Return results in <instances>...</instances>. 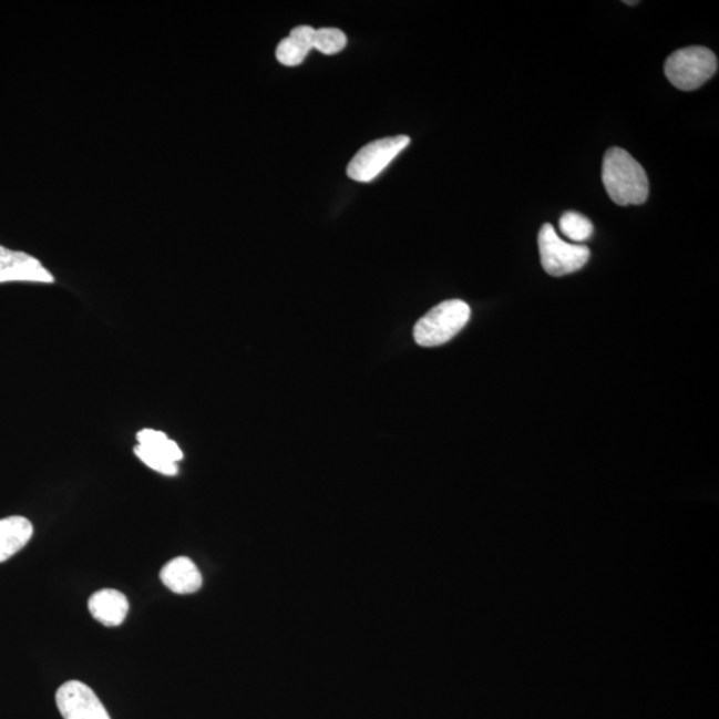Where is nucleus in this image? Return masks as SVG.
<instances>
[{"instance_id": "obj_1", "label": "nucleus", "mask_w": 719, "mask_h": 719, "mask_svg": "<svg viewBox=\"0 0 719 719\" xmlns=\"http://www.w3.org/2000/svg\"><path fill=\"white\" fill-rule=\"evenodd\" d=\"M603 182L606 193L618 206H639L648 199V175L641 164L623 148L613 147L605 154Z\"/></svg>"}, {"instance_id": "obj_6", "label": "nucleus", "mask_w": 719, "mask_h": 719, "mask_svg": "<svg viewBox=\"0 0 719 719\" xmlns=\"http://www.w3.org/2000/svg\"><path fill=\"white\" fill-rule=\"evenodd\" d=\"M57 706L64 719H111L94 690L81 681H69L57 691Z\"/></svg>"}, {"instance_id": "obj_15", "label": "nucleus", "mask_w": 719, "mask_h": 719, "mask_svg": "<svg viewBox=\"0 0 719 719\" xmlns=\"http://www.w3.org/2000/svg\"><path fill=\"white\" fill-rule=\"evenodd\" d=\"M134 452L138 459L143 461L144 464L151 468L156 472L162 474H167V476H175L179 470L173 461L163 458L162 454L146 450L142 445H136Z\"/></svg>"}, {"instance_id": "obj_2", "label": "nucleus", "mask_w": 719, "mask_h": 719, "mask_svg": "<svg viewBox=\"0 0 719 719\" xmlns=\"http://www.w3.org/2000/svg\"><path fill=\"white\" fill-rule=\"evenodd\" d=\"M471 319V307L463 300L440 302L418 321L414 340L421 347H439L452 340Z\"/></svg>"}, {"instance_id": "obj_9", "label": "nucleus", "mask_w": 719, "mask_h": 719, "mask_svg": "<svg viewBox=\"0 0 719 719\" xmlns=\"http://www.w3.org/2000/svg\"><path fill=\"white\" fill-rule=\"evenodd\" d=\"M130 609L127 597L115 589H102L89 599V610L96 622L114 628L122 625Z\"/></svg>"}, {"instance_id": "obj_14", "label": "nucleus", "mask_w": 719, "mask_h": 719, "mask_svg": "<svg viewBox=\"0 0 719 719\" xmlns=\"http://www.w3.org/2000/svg\"><path fill=\"white\" fill-rule=\"evenodd\" d=\"M347 45V37L339 29H319L315 32L314 49L321 54H338Z\"/></svg>"}, {"instance_id": "obj_11", "label": "nucleus", "mask_w": 719, "mask_h": 719, "mask_svg": "<svg viewBox=\"0 0 719 719\" xmlns=\"http://www.w3.org/2000/svg\"><path fill=\"white\" fill-rule=\"evenodd\" d=\"M315 32L311 25L295 28L291 34L277 45V61L287 68H295L305 62L309 51L314 50Z\"/></svg>"}, {"instance_id": "obj_10", "label": "nucleus", "mask_w": 719, "mask_h": 719, "mask_svg": "<svg viewBox=\"0 0 719 719\" xmlns=\"http://www.w3.org/2000/svg\"><path fill=\"white\" fill-rule=\"evenodd\" d=\"M34 534V526L22 516L0 520V563L22 551Z\"/></svg>"}, {"instance_id": "obj_5", "label": "nucleus", "mask_w": 719, "mask_h": 719, "mask_svg": "<svg viewBox=\"0 0 719 719\" xmlns=\"http://www.w3.org/2000/svg\"><path fill=\"white\" fill-rule=\"evenodd\" d=\"M411 143L405 135L379 138L362 147L349 162L347 174L352 181L368 183L378 177L402 150Z\"/></svg>"}, {"instance_id": "obj_12", "label": "nucleus", "mask_w": 719, "mask_h": 719, "mask_svg": "<svg viewBox=\"0 0 719 719\" xmlns=\"http://www.w3.org/2000/svg\"><path fill=\"white\" fill-rule=\"evenodd\" d=\"M136 439L138 445L162 454L163 458L173 461L175 464L183 459V452L179 445L175 441L170 440L166 433L154 431V429H143V431L137 433Z\"/></svg>"}, {"instance_id": "obj_13", "label": "nucleus", "mask_w": 719, "mask_h": 719, "mask_svg": "<svg viewBox=\"0 0 719 719\" xmlns=\"http://www.w3.org/2000/svg\"><path fill=\"white\" fill-rule=\"evenodd\" d=\"M559 229L567 239L583 243L590 239L595 227H593V223L588 217L571 210V213H566L561 217Z\"/></svg>"}, {"instance_id": "obj_16", "label": "nucleus", "mask_w": 719, "mask_h": 719, "mask_svg": "<svg viewBox=\"0 0 719 719\" xmlns=\"http://www.w3.org/2000/svg\"><path fill=\"white\" fill-rule=\"evenodd\" d=\"M626 4H637L638 2H625Z\"/></svg>"}, {"instance_id": "obj_4", "label": "nucleus", "mask_w": 719, "mask_h": 719, "mask_svg": "<svg viewBox=\"0 0 719 719\" xmlns=\"http://www.w3.org/2000/svg\"><path fill=\"white\" fill-rule=\"evenodd\" d=\"M541 264L552 276H565L586 266L590 249L582 244H571L561 239L552 224H544L538 235Z\"/></svg>"}, {"instance_id": "obj_7", "label": "nucleus", "mask_w": 719, "mask_h": 719, "mask_svg": "<svg viewBox=\"0 0 719 719\" xmlns=\"http://www.w3.org/2000/svg\"><path fill=\"white\" fill-rule=\"evenodd\" d=\"M14 281L52 284L55 277L37 257L0 246V284Z\"/></svg>"}, {"instance_id": "obj_3", "label": "nucleus", "mask_w": 719, "mask_h": 719, "mask_svg": "<svg viewBox=\"0 0 719 719\" xmlns=\"http://www.w3.org/2000/svg\"><path fill=\"white\" fill-rule=\"evenodd\" d=\"M718 59L706 48H686L675 52L665 63V75L678 90L695 91L717 74Z\"/></svg>"}, {"instance_id": "obj_8", "label": "nucleus", "mask_w": 719, "mask_h": 719, "mask_svg": "<svg viewBox=\"0 0 719 719\" xmlns=\"http://www.w3.org/2000/svg\"><path fill=\"white\" fill-rule=\"evenodd\" d=\"M161 579L176 595H193L202 588L201 571L188 557H176L163 566Z\"/></svg>"}]
</instances>
